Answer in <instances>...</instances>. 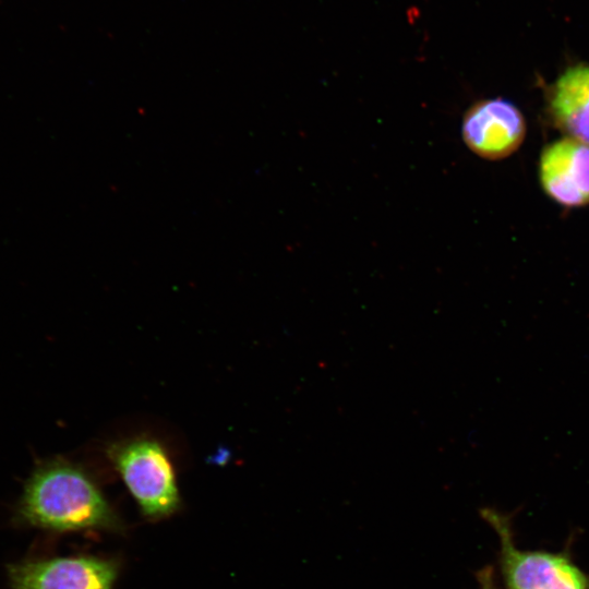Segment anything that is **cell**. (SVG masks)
<instances>
[{
	"label": "cell",
	"instance_id": "cell-1",
	"mask_svg": "<svg viewBox=\"0 0 589 589\" xmlns=\"http://www.w3.org/2000/svg\"><path fill=\"white\" fill-rule=\"evenodd\" d=\"M17 514L28 526L56 532L121 529L93 478L64 459L48 460L32 472Z\"/></svg>",
	"mask_w": 589,
	"mask_h": 589
},
{
	"label": "cell",
	"instance_id": "cell-2",
	"mask_svg": "<svg viewBox=\"0 0 589 589\" xmlns=\"http://www.w3.org/2000/svg\"><path fill=\"white\" fill-rule=\"evenodd\" d=\"M106 452L145 518H166L179 509L176 471L161 442L141 435L111 443Z\"/></svg>",
	"mask_w": 589,
	"mask_h": 589
},
{
	"label": "cell",
	"instance_id": "cell-3",
	"mask_svg": "<svg viewBox=\"0 0 589 589\" xmlns=\"http://www.w3.org/2000/svg\"><path fill=\"white\" fill-rule=\"evenodd\" d=\"M482 515L500 539L506 589H589V577L567 555L518 549L507 517L494 509Z\"/></svg>",
	"mask_w": 589,
	"mask_h": 589
},
{
	"label": "cell",
	"instance_id": "cell-4",
	"mask_svg": "<svg viewBox=\"0 0 589 589\" xmlns=\"http://www.w3.org/2000/svg\"><path fill=\"white\" fill-rule=\"evenodd\" d=\"M12 589H112L116 562L96 556H67L13 564Z\"/></svg>",
	"mask_w": 589,
	"mask_h": 589
},
{
	"label": "cell",
	"instance_id": "cell-5",
	"mask_svg": "<svg viewBox=\"0 0 589 589\" xmlns=\"http://www.w3.org/2000/svg\"><path fill=\"white\" fill-rule=\"evenodd\" d=\"M461 135L476 155L497 160L513 154L526 135V122L520 110L502 98L483 99L466 111Z\"/></svg>",
	"mask_w": 589,
	"mask_h": 589
},
{
	"label": "cell",
	"instance_id": "cell-6",
	"mask_svg": "<svg viewBox=\"0 0 589 589\" xmlns=\"http://www.w3.org/2000/svg\"><path fill=\"white\" fill-rule=\"evenodd\" d=\"M545 193L561 205L589 204V144L572 137L557 140L543 149L539 163Z\"/></svg>",
	"mask_w": 589,
	"mask_h": 589
},
{
	"label": "cell",
	"instance_id": "cell-7",
	"mask_svg": "<svg viewBox=\"0 0 589 589\" xmlns=\"http://www.w3.org/2000/svg\"><path fill=\"white\" fill-rule=\"evenodd\" d=\"M548 112L568 137L589 144V64L566 69L551 86Z\"/></svg>",
	"mask_w": 589,
	"mask_h": 589
},
{
	"label": "cell",
	"instance_id": "cell-8",
	"mask_svg": "<svg viewBox=\"0 0 589 589\" xmlns=\"http://www.w3.org/2000/svg\"><path fill=\"white\" fill-rule=\"evenodd\" d=\"M481 589H495L490 570L482 572L480 577Z\"/></svg>",
	"mask_w": 589,
	"mask_h": 589
}]
</instances>
